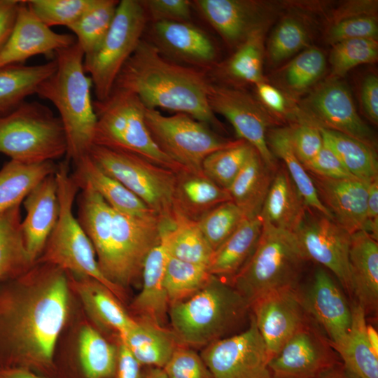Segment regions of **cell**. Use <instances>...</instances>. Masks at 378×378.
I'll return each mask as SVG.
<instances>
[{"instance_id": "obj_1", "label": "cell", "mask_w": 378, "mask_h": 378, "mask_svg": "<svg viewBox=\"0 0 378 378\" xmlns=\"http://www.w3.org/2000/svg\"><path fill=\"white\" fill-rule=\"evenodd\" d=\"M19 279L0 304V341L6 352L2 367L53 377L56 344L69 310L67 274L37 262Z\"/></svg>"}, {"instance_id": "obj_2", "label": "cell", "mask_w": 378, "mask_h": 378, "mask_svg": "<svg viewBox=\"0 0 378 378\" xmlns=\"http://www.w3.org/2000/svg\"><path fill=\"white\" fill-rule=\"evenodd\" d=\"M212 83L207 71L173 61L142 38L113 88L132 92L147 108L185 113L219 128L208 101Z\"/></svg>"}, {"instance_id": "obj_3", "label": "cell", "mask_w": 378, "mask_h": 378, "mask_svg": "<svg viewBox=\"0 0 378 378\" xmlns=\"http://www.w3.org/2000/svg\"><path fill=\"white\" fill-rule=\"evenodd\" d=\"M54 55L55 70L36 94L58 111L66 134V155L74 163L88 155L93 146L97 118L91 97L92 83L84 69V52L76 42Z\"/></svg>"}, {"instance_id": "obj_4", "label": "cell", "mask_w": 378, "mask_h": 378, "mask_svg": "<svg viewBox=\"0 0 378 378\" xmlns=\"http://www.w3.org/2000/svg\"><path fill=\"white\" fill-rule=\"evenodd\" d=\"M249 307L229 283L212 275L197 293L171 304L168 318L180 344L204 347L225 337L241 323Z\"/></svg>"}, {"instance_id": "obj_5", "label": "cell", "mask_w": 378, "mask_h": 378, "mask_svg": "<svg viewBox=\"0 0 378 378\" xmlns=\"http://www.w3.org/2000/svg\"><path fill=\"white\" fill-rule=\"evenodd\" d=\"M55 174L59 215L37 262L54 265L75 276L93 279L108 288L120 300H123L124 289L102 273L92 244L74 216L73 206L79 188L69 172L67 162L57 164Z\"/></svg>"}, {"instance_id": "obj_6", "label": "cell", "mask_w": 378, "mask_h": 378, "mask_svg": "<svg viewBox=\"0 0 378 378\" xmlns=\"http://www.w3.org/2000/svg\"><path fill=\"white\" fill-rule=\"evenodd\" d=\"M262 223L252 255L229 282L249 306L269 291L296 288L308 260L293 232Z\"/></svg>"}, {"instance_id": "obj_7", "label": "cell", "mask_w": 378, "mask_h": 378, "mask_svg": "<svg viewBox=\"0 0 378 378\" xmlns=\"http://www.w3.org/2000/svg\"><path fill=\"white\" fill-rule=\"evenodd\" d=\"M94 108L93 146L130 153L176 172L186 169L157 146L145 121L146 107L132 92L113 88L106 99L94 102Z\"/></svg>"}, {"instance_id": "obj_8", "label": "cell", "mask_w": 378, "mask_h": 378, "mask_svg": "<svg viewBox=\"0 0 378 378\" xmlns=\"http://www.w3.org/2000/svg\"><path fill=\"white\" fill-rule=\"evenodd\" d=\"M65 132L46 106L23 102L0 114V153L25 163L54 161L66 155Z\"/></svg>"}, {"instance_id": "obj_9", "label": "cell", "mask_w": 378, "mask_h": 378, "mask_svg": "<svg viewBox=\"0 0 378 378\" xmlns=\"http://www.w3.org/2000/svg\"><path fill=\"white\" fill-rule=\"evenodd\" d=\"M148 20L141 1H119L101 46L93 54L84 56V69L97 101L104 100L111 93L120 71L143 38Z\"/></svg>"}, {"instance_id": "obj_10", "label": "cell", "mask_w": 378, "mask_h": 378, "mask_svg": "<svg viewBox=\"0 0 378 378\" xmlns=\"http://www.w3.org/2000/svg\"><path fill=\"white\" fill-rule=\"evenodd\" d=\"M89 155L161 218L173 220L177 172L139 155L94 145Z\"/></svg>"}, {"instance_id": "obj_11", "label": "cell", "mask_w": 378, "mask_h": 378, "mask_svg": "<svg viewBox=\"0 0 378 378\" xmlns=\"http://www.w3.org/2000/svg\"><path fill=\"white\" fill-rule=\"evenodd\" d=\"M162 223L156 214L132 216L113 209L108 250L99 263L110 281L125 289L141 276L148 254L160 242Z\"/></svg>"}, {"instance_id": "obj_12", "label": "cell", "mask_w": 378, "mask_h": 378, "mask_svg": "<svg viewBox=\"0 0 378 378\" xmlns=\"http://www.w3.org/2000/svg\"><path fill=\"white\" fill-rule=\"evenodd\" d=\"M145 121L160 149L183 168L195 173H204L202 162L209 155L241 140L223 137L206 123L182 113L164 115L158 109L146 108Z\"/></svg>"}, {"instance_id": "obj_13", "label": "cell", "mask_w": 378, "mask_h": 378, "mask_svg": "<svg viewBox=\"0 0 378 378\" xmlns=\"http://www.w3.org/2000/svg\"><path fill=\"white\" fill-rule=\"evenodd\" d=\"M200 356L212 378H272L270 358L253 315L245 330L205 346Z\"/></svg>"}, {"instance_id": "obj_14", "label": "cell", "mask_w": 378, "mask_h": 378, "mask_svg": "<svg viewBox=\"0 0 378 378\" xmlns=\"http://www.w3.org/2000/svg\"><path fill=\"white\" fill-rule=\"evenodd\" d=\"M208 101L211 111L224 116L239 139L252 146L264 163L275 172L276 157L267 144V127L273 122L262 106L241 89L212 83Z\"/></svg>"}, {"instance_id": "obj_15", "label": "cell", "mask_w": 378, "mask_h": 378, "mask_svg": "<svg viewBox=\"0 0 378 378\" xmlns=\"http://www.w3.org/2000/svg\"><path fill=\"white\" fill-rule=\"evenodd\" d=\"M293 233L308 260L328 269L351 295L349 263L351 234L331 218L309 208Z\"/></svg>"}, {"instance_id": "obj_16", "label": "cell", "mask_w": 378, "mask_h": 378, "mask_svg": "<svg viewBox=\"0 0 378 378\" xmlns=\"http://www.w3.org/2000/svg\"><path fill=\"white\" fill-rule=\"evenodd\" d=\"M325 336L309 320L270 361L272 378H320L342 363Z\"/></svg>"}, {"instance_id": "obj_17", "label": "cell", "mask_w": 378, "mask_h": 378, "mask_svg": "<svg viewBox=\"0 0 378 378\" xmlns=\"http://www.w3.org/2000/svg\"><path fill=\"white\" fill-rule=\"evenodd\" d=\"M250 307L270 360L309 320L297 288L269 291Z\"/></svg>"}, {"instance_id": "obj_18", "label": "cell", "mask_w": 378, "mask_h": 378, "mask_svg": "<svg viewBox=\"0 0 378 378\" xmlns=\"http://www.w3.org/2000/svg\"><path fill=\"white\" fill-rule=\"evenodd\" d=\"M300 295L307 316L323 330L336 351L345 342L352 318L351 307L340 286L325 269L320 267Z\"/></svg>"}, {"instance_id": "obj_19", "label": "cell", "mask_w": 378, "mask_h": 378, "mask_svg": "<svg viewBox=\"0 0 378 378\" xmlns=\"http://www.w3.org/2000/svg\"><path fill=\"white\" fill-rule=\"evenodd\" d=\"M304 105L314 124L375 148L374 133L358 115L349 90L342 83L330 80L322 84Z\"/></svg>"}, {"instance_id": "obj_20", "label": "cell", "mask_w": 378, "mask_h": 378, "mask_svg": "<svg viewBox=\"0 0 378 378\" xmlns=\"http://www.w3.org/2000/svg\"><path fill=\"white\" fill-rule=\"evenodd\" d=\"M76 42L74 35L55 32L44 24L22 1L14 29L0 51V69L22 64L35 55L55 54Z\"/></svg>"}, {"instance_id": "obj_21", "label": "cell", "mask_w": 378, "mask_h": 378, "mask_svg": "<svg viewBox=\"0 0 378 378\" xmlns=\"http://www.w3.org/2000/svg\"><path fill=\"white\" fill-rule=\"evenodd\" d=\"M319 200L332 219L351 234L366 230L370 182L356 178H330L308 173Z\"/></svg>"}, {"instance_id": "obj_22", "label": "cell", "mask_w": 378, "mask_h": 378, "mask_svg": "<svg viewBox=\"0 0 378 378\" xmlns=\"http://www.w3.org/2000/svg\"><path fill=\"white\" fill-rule=\"evenodd\" d=\"M153 43L164 56L176 62L207 71L216 60V50L211 38L190 22H153Z\"/></svg>"}, {"instance_id": "obj_23", "label": "cell", "mask_w": 378, "mask_h": 378, "mask_svg": "<svg viewBox=\"0 0 378 378\" xmlns=\"http://www.w3.org/2000/svg\"><path fill=\"white\" fill-rule=\"evenodd\" d=\"M55 172L43 178L23 200L26 215L21 222L24 246L34 265L41 257L59 215Z\"/></svg>"}, {"instance_id": "obj_24", "label": "cell", "mask_w": 378, "mask_h": 378, "mask_svg": "<svg viewBox=\"0 0 378 378\" xmlns=\"http://www.w3.org/2000/svg\"><path fill=\"white\" fill-rule=\"evenodd\" d=\"M192 5L227 44L236 48L253 32L264 29L265 15L255 1L196 0Z\"/></svg>"}, {"instance_id": "obj_25", "label": "cell", "mask_w": 378, "mask_h": 378, "mask_svg": "<svg viewBox=\"0 0 378 378\" xmlns=\"http://www.w3.org/2000/svg\"><path fill=\"white\" fill-rule=\"evenodd\" d=\"M351 295L365 314L378 307V244L364 230L351 234L349 255Z\"/></svg>"}, {"instance_id": "obj_26", "label": "cell", "mask_w": 378, "mask_h": 378, "mask_svg": "<svg viewBox=\"0 0 378 378\" xmlns=\"http://www.w3.org/2000/svg\"><path fill=\"white\" fill-rule=\"evenodd\" d=\"M168 253L161 241L148 254L141 272L142 288L135 297L132 309L139 318L164 327L169 302L164 285V274Z\"/></svg>"}, {"instance_id": "obj_27", "label": "cell", "mask_w": 378, "mask_h": 378, "mask_svg": "<svg viewBox=\"0 0 378 378\" xmlns=\"http://www.w3.org/2000/svg\"><path fill=\"white\" fill-rule=\"evenodd\" d=\"M74 164L71 176L79 190L84 186H90L113 209L125 215L146 216L156 214L120 181L105 173L89 154Z\"/></svg>"}, {"instance_id": "obj_28", "label": "cell", "mask_w": 378, "mask_h": 378, "mask_svg": "<svg viewBox=\"0 0 378 378\" xmlns=\"http://www.w3.org/2000/svg\"><path fill=\"white\" fill-rule=\"evenodd\" d=\"M308 208L286 168H277L259 215L262 222L294 232Z\"/></svg>"}, {"instance_id": "obj_29", "label": "cell", "mask_w": 378, "mask_h": 378, "mask_svg": "<svg viewBox=\"0 0 378 378\" xmlns=\"http://www.w3.org/2000/svg\"><path fill=\"white\" fill-rule=\"evenodd\" d=\"M231 197L224 189L204 173L183 169L177 172L174 197V210L194 221L218 204L230 201Z\"/></svg>"}, {"instance_id": "obj_30", "label": "cell", "mask_w": 378, "mask_h": 378, "mask_svg": "<svg viewBox=\"0 0 378 378\" xmlns=\"http://www.w3.org/2000/svg\"><path fill=\"white\" fill-rule=\"evenodd\" d=\"M71 276L85 309L99 326L117 332L119 337L134 326L136 319L128 314L108 288L91 278Z\"/></svg>"}, {"instance_id": "obj_31", "label": "cell", "mask_w": 378, "mask_h": 378, "mask_svg": "<svg viewBox=\"0 0 378 378\" xmlns=\"http://www.w3.org/2000/svg\"><path fill=\"white\" fill-rule=\"evenodd\" d=\"M262 227L259 216L245 218L235 231L214 251L207 267L209 273L229 283L252 255Z\"/></svg>"}, {"instance_id": "obj_32", "label": "cell", "mask_w": 378, "mask_h": 378, "mask_svg": "<svg viewBox=\"0 0 378 378\" xmlns=\"http://www.w3.org/2000/svg\"><path fill=\"white\" fill-rule=\"evenodd\" d=\"M141 365L163 368L180 345L172 330L145 319H136L134 326L119 337Z\"/></svg>"}, {"instance_id": "obj_33", "label": "cell", "mask_w": 378, "mask_h": 378, "mask_svg": "<svg viewBox=\"0 0 378 378\" xmlns=\"http://www.w3.org/2000/svg\"><path fill=\"white\" fill-rule=\"evenodd\" d=\"M274 172L254 148L227 191L246 218L260 215Z\"/></svg>"}, {"instance_id": "obj_34", "label": "cell", "mask_w": 378, "mask_h": 378, "mask_svg": "<svg viewBox=\"0 0 378 378\" xmlns=\"http://www.w3.org/2000/svg\"><path fill=\"white\" fill-rule=\"evenodd\" d=\"M161 241L169 255L206 267L214 253L197 221L176 211L173 220L162 219Z\"/></svg>"}, {"instance_id": "obj_35", "label": "cell", "mask_w": 378, "mask_h": 378, "mask_svg": "<svg viewBox=\"0 0 378 378\" xmlns=\"http://www.w3.org/2000/svg\"><path fill=\"white\" fill-rule=\"evenodd\" d=\"M351 324L343 345L335 352L344 367L357 378H378V355L367 337L365 313L358 303L351 307Z\"/></svg>"}, {"instance_id": "obj_36", "label": "cell", "mask_w": 378, "mask_h": 378, "mask_svg": "<svg viewBox=\"0 0 378 378\" xmlns=\"http://www.w3.org/2000/svg\"><path fill=\"white\" fill-rule=\"evenodd\" d=\"M57 168L54 161L6 162L0 169V214L21 204L30 191Z\"/></svg>"}, {"instance_id": "obj_37", "label": "cell", "mask_w": 378, "mask_h": 378, "mask_svg": "<svg viewBox=\"0 0 378 378\" xmlns=\"http://www.w3.org/2000/svg\"><path fill=\"white\" fill-rule=\"evenodd\" d=\"M118 347L109 343L97 330L83 326L78 337L76 371L78 378H113Z\"/></svg>"}, {"instance_id": "obj_38", "label": "cell", "mask_w": 378, "mask_h": 378, "mask_svg": "<svg viewBox=\"0 0 378 378\" xmlns=\"http://www.w3.org/2000/svg\"><path fill=\"white\" fill-rule=\"evenodd\" d=\"M56 68L55 59L36 65L14 64L0 69V114L6 113L36 94L39 85Z\"/></svg>"}, {"instance_id": "obj_39", "label": "cell", "mask_w": 378, "mask_h": 378, "mask_svg": "<svg viewBox=\"0 0 378 378\" xmlns=\"http://www.w3.org/2000/svg\"><path fill=\"white\" fill-rule=\"evenodd\" d=\"M323 143L355 178L367 182L378 178V161L374 147L340 132L319 127Z\"/></svg>"}, {"instance_id": "obj_40", "label": "cell", "mask_w": 378, "mask_h": 378, "mask_svg": "<svg viewBox=\"0 0 378 378\" xmlns=\"http://www.w3.org/2000/svg\"><path fill=\"white\" fill-rule=\"evenodd\" d=\"M20 205L0 214V281L20 276L33 265L23 241Z\"/></svg>"}, {"instance_id": "obj_41", "label": "cell", "mask_w": 378, "mask_h": 378, "mask_svg": "<svg viewBox=\"0 0 378 378\" xmlns=\"http://www.w3.org/2000/svg\"><path fill=\"white\" fill-rule=\"evenodd\" d=\"M268 137L267 144L272 153L284 162L285 168L306 205L333 220L319 200L312 178L294 152L290 137V128H276L270 132Z\"/></svg>"}, {"instance_id": "obj_42", "label": "cell", "mask_w": 378, "mask_h": 378, "mask_svg": "<svg viewBox=\"0 0 378 378\" xmlns=\"http://www.w3.org/2000/svg\"><path fill=\"white\" fill-rule=\"evenodd\" d=\"M119 1L93 0L90 7L68 28L89 56L97 50L113 22Z\"/></svg>"}, {"instance_id": "obj_43", "label": "cell", "mask_w": 378, "mask_h": 378, "mask_svg": "<svg viewBox=\"0 0 378 378\" xmlns=\"http://www.w3.org/2000/svg\"><path fill=\"white\" fill-rule=\"evenodd\" d=\"M263 34L264 29H260L251 34L218 72L239 82H264Z\"/></svg>"}, {"instance_id": "obj_44", "label": "cell", "mask_w": 378, "mask_h": 378, "mask_svg": "<svg viewBox=\"0 0 378 378\" xmlns=\"http://www.w3.org/2000/svg\"><path fill=\"white\" fill-rule=\"evenodd\" d=\"M211 276L206 266L186 262L168 255L164 285L169 305L197 293L206 284Z\"/></svg>"}, {"instance_id": "obj_45", "label": "cell", "mask_w": 378, "mask_h": 378, "mask_svg": "<svg viewBox=\"0 0 378 378\" xmlns=\"http://www.w3.org/2000/svg\"><path fill=\"white\" fill-rule=\"evenodd\" d=\"M254 148L244 140L232 146L216 150L202 162L204 174L220 187L227 190Z\"/></svg>"}, {"instance_id": "obj_46", "label": "cell", "mask_w": 378, "mask_h": 378, "mask_svg": "<svg viewBox=\"0 0 378 378\" xmlns=\"http://www.w3.org/2000/svg\"><path fill=\"white\" fill-rule=\"evenodd\" d=\"M244 218L240 209L230 200L213 208L197 223L214 251L235 231Z\"/></svg>"}, {"instance_id": "obj_47", "label": "cell", "mask_w": 378, "mask_h": 378, "mask_svg": "<svg viewBox=\"0 0 378 378\" xmlns=\"http://www.w3.org/2000/svg\"><path fill=\"white\" fill-rule=\"evenodd\" d=\"M378 43L372 38H354L333 44L330 55L332 74L343 76L352 68L377 59Z\"/></svg>"}, {"instance_id": "obj_48", "label": "cell", "mask_w": 378, "mask_h": 378, "mask_svg": "<svg viewBox=\"0 0 378 378\" xmlns=\"http://www.w3.org/2000/svg\"><path fill=\"white\" fill-rule=\"evenodd\" d=\"M93 0H28L30 11L48 27H69L90 7Z\"/></svg>"}, {"instance_id": "obj_49", "label": "cell", "mask_w": 378, "mask_h": 378, "mask_svg": "<svg viewBox=\"0 0 378 378\" xmlns=\"http://www.w3.org/2000/svg\"><path fill=\"white\" fill-rule=\"evenodd\" d=\"M326 59L319 49L312 48L295 57L286 66L284 78L293 90L302 91L315 83L323 74Z\"/></svg>"}, {"instance_id": "obj_50", "label": "cell", "mask_w": 378, "mask_h": 378, "mask_svg": "<svg viewBox=\"0 0 378 378\" xmlns=\"http://www.w3.org/2000/svg\"><path fill=\"white\" fill-rule=\"evenodd\" d=\"M304 26L293 18L281 21L272 34L267 47L268 56L273 63H279L303 48L307 43Z\"/></svg>"}, {"instance_id": "obj_51", "label": "cell", "mask_w": 378, "mask_h": 378, "mask_svg": "<svg viewBox=\"0 0 378 378\" xmlns=\"http://www.w3.org/2000/svg\"><path fill=\"white\" fill-rule=\"evenodd\" d=\"M167 378H212L200 354L178 345L163 367Z\"/></svg>"}, {"instance_id": "obj_52", "label": "cell", "mask_w": 378, "mask_h": 378, "mask_svg": "<svg viewBox=\"0 0 378 378\" xmlns=\"http://www.w3.org/2000/svg\"><path fill=\"white\" fill-rule=\"evenodd\" d=\"M377 22L374 17L360 15L337 20L328 32V41L335 44L337 42L354 38H372L377 40Z\"/></svg>"}, {"instance_id": "obj_53", "label": "cell", "mask_w": 378, "mask_h": 378, "mask_svg": "<svg viewBox=\"0 0 378 378\" xmlns=\"http://www.w3.org/2000/svg\"><path fill=\"white\" fill-rule=\"evenodd\" d=\"M290 137L294 152L302 164L315 157L323 146L319 126L312 122L290 128Z\"/></svg>"}, {"instance_id": "obj_54", "label": "cell", "mask_w": 378, "mask_h": 378, "mask_svg": "<svg viewBox=\"0 0 378 378\" xmlns=\"http://www.w3.org/2000/svg\"><path fill=\"white\" fill-rule=\"evenodd\" d=\"M148 19L153 22L160 21L190 22L191 1L188 0H145L141 1Z\"/></svg>"}, {"instance_id": "obj_55", "label": "cell", "mask_w": 378, "mask_h": 378, "mask_svg": "<svg viewBox=\"0 0 378 378\" xmlns=\"http://www.w3.org/2000/svg\"><path fill=\"white\" fill-rule=\"evenodd\" d=\"M302 165L308 173L325 178H355L347 171L333 151L324 143L316 155Z\"/></svg>"}, {"instance_id": "obj_56", "label": "cell", "mask_w": 378, "mask_h": 378, "mask_svg": "<svg viewBox=\"0 0 378 378\" xmlns=\"http://www.w3.org/2000/svg\"><path fill=\"white\" fill-rule=\"evenodd\" d=\"M21 3L19 0H0V51L14 29Z\"/></svg>"}, {"instance_id": "obj_57", "label": "cell", "mask_w": 378, "mask_h": 378, "mask_svg": "<svg viewBox=\"0 0 378 378\" xmlns=\"http://www.w3.org/2000/svg\"><path fill=\"white\" fill-rule=\"evenodd\" d=\"M361 102L368 118L378 122V79L375 75L367 76L361 86Z\"/></svg>"}, {"instance_id": "obj_58", "label": "cell", "mask_w": 378, "mask_h": 378, "mask_svg": "<svg viewBox=\"0 0 378 378\" xmlns=\"http://www.w3.org/2000/svg\"><path fill=\"white\" fill-rule=\"evenodd\" d=\"M141 364L130 352L127 346L120 341L115 378H144Z\"/></svg>"}, {"instance_id": "obj_59", "label": "cell", "mask_w": 378, "mask_h": 378, "mask_svg": "<svg viewBox=\"0 0 378 378\" xmlns=\"http://www.w3.org/2000/svg\"><path fill=\"white\" fill-rule=\"evenodd\" d=\"M367 225L365 232L377 240L378 238V178L371 181L367 201Z\"/></svg>"}, {"instance_id": "obj_60", "label": "cell", "mask_w": 378, "mask_h": 378, "mask_svg": "<svg viewBox=\"0 0 378 378\" xmlns=\"http://www.w3.org/2000/svg\"><path fill=\"white\" fill-rule=\"evenodd\" d=\"M258 95L261 102L276 113L286 111V102L281 93L265 81L255 85Z\"/></svg>"}, {"instance_id": "obj_61", "label": "cell", "mask_w": 378, "mask_h": 378, "mask_svg": "<svg viewBox=\"0 0 378 378\" xmlns=\"http://www.w3.org/2000/svg\"><path fill=\"white\" fill-rule=\"evenodd\" d=\"M0 378H55L35 371L16 367L0 368Z\"/></svg>"}, {"instance_id": "obj_62", "label": "cell", "mask_w": 378, "mask_h": 378, "mask_svg": "<svg viewBox=\"0 0 378 378\" xmlns=\"http://www.w3.org/2000/svg\"><path fill=\"white\" fill-rule=\"evenodd\" d=\"M320 378H357L350 373L342 365L335 366L323 374Z\"/></svg>"}, {"instance_id": "obj_63", "label": "cell", "mask_w": 378, "mask_h": 378, "mask_svg": "<svg viewBox=\"0 0 378 378\" xmlns=\"http://www.w3.org/2000/svg\"><path fill=\"white\" fill-rule=\"evenodd\" d=\"M367 337L374 352L378 355V334L375 328L370 324L366 325Z\"/></svg>"}, {"instance_id": "obj_64", "label": "cell", "mask_w": 378, "mask_h": 378, "mask_svg": "<svg viewBox=\"0 0 378 378\" xmlns=\"http://www.w3.org/2000/svg\"><path fill=\"white\" fill-rule=\"evenodd\" d=\"M144 378H167L162 368H152L150 369Z\"/></svg>"}]
</instances>
